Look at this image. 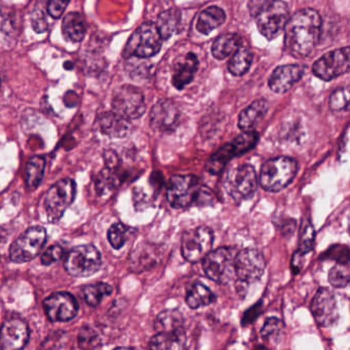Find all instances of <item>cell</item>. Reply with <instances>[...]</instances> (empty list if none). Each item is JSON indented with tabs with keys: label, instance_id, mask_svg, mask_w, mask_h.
<instances>
[{
	"label": "cell",
	"instance_id": "cell-18",
	"mask_svg": "<svg viewBox=\"0 0 350 350\" xmlns=\"http://www.w3.org/2000/svg\"><path fill=\"white\" fill-rule=\"evenodd\" d=\"M29 340L27 323L19 317L7 319L0 329V348L5 350L21 349Z\"/></svg>",
	"mask_w": 350,
	"mask_h": 350
},
{
	"label": "cell",
	"instance_id": "cell-35",
	"mask_svg": "<svg viewBox=\"0 0 350 350\" xmlns=\"http://www.w3.org/2000/svg\"><path fill=\"white\" fill-rule=\"evenodd\" d=\"M113 292V288L105 282L89 284L83 288V298L88 305L92 307L98 306L105 297L109 296Z\"/></svg>",
	"mask_w": 350,
	"mask_h": 350
},
{
	"label": "cell",
	"instance_id": "cell-8",
	"mask_svg": "<svg viewBox=\"0 0 350 350\" xmlns=\"http://www.w3.org/2000/svg\"><path fill=\"white\" fill-rule=\"evenodd\" d=\"M102 259L99 250L93 245H77L69 252L65 267L70 275L88 278L101 267Z\"/></svg>",
	"mask_w": 350,
	"mask_h": 350
},
{
	"label": "cell",
	"instance_id": "cell-41",
	"mask_svg": "<svg viewBox=\"0 0 350 350\" xmlns=\"http://www.w3.org/2000/svg\"><path fill=\"white\" fill-rule=\"evenodd\" d=\"M349 103V91L347 88H339L329 97V108L334 111L345 109Z\"/></svg>",
	"mask_w": 350,
	"mask_h": 350
},
{
	"label": "cell",
	"instance_id": "cell-46",
	"mask_svg": "<svg viewBox=\"0 0 350 350\" xmlns=\"http://www.w3.org/2000/svg\"><path fill=\"white\" fill-rule=\"evenodd\" d=\"M32 26L36 32L46 31L48 28V23H46V17H44V12L36 11L33 12V15L31 18Z\"/></svg>",
	"mask_w": 350,
	"mask_h": 350
},
{
	"label": "cell",
	"instance_id": "cell-14",
	"mask_svg": "<svg viewBox=\"0 0 350 350\" xmlns=\"http://www.w3.org/2000/svg\"><path fill=\"white\" fill-rule=\"evenodd\" d=\"M265 267L264 256L257 250L245 249L235 255V276L237 282L243 286L258 282L263 275Z\"/></svg>",
	"mask_w": 350,
	"mask_h": 350
},
{
	"label": "cell",
	"instance_id": "cell-40",
	"mask_svg": "<svg viewBox=\"0 0 350 350\" xmlns=\"http://www.w3.org/2000/svg\"><path fill=\"white\" fill-rule=\"evenodd\" d=\"M284 331V321L276 317H270L264 323L261 329V336L266 341H278Z\"/></svg>",
	"mask_w": 350,
	"mask_h": 350
},
{
	"label": "cell",
	"instance_id": "cell-38",
	"mask_svg": "<svg viewBox=\"0 0 350 350\" xmlns=\"http://www.w3.org/2000/svg\"><path fill=\"white\" fill-rule=\"evenodd\" d=\"M134 231L135 229L124 223H116L108 230V241L114 249H122Z\"/></svg>",
	"mask_w": 350,
	"mask_h": 350
},
{
	"label": "cell",
	"instance_id": "cell-24",
	"mask_svg": "<svg viewBox=\"0 0 350 350\" xmlns=\"http://www.w3.org/2000/svg\"><path fill=\"white\" fill-rule=\"evenodd\" d=\"M19 36L18 19L15 14L8 9H0V49L13 48Z\"/></svg>",
	"mask_w": 350,
	"mask_h": 350
},
{
	"label": "cell",
	"instance_id": "cell-26",
	"mask_svg": "<svg viewBox=\"0 0 350 350\" xmlns=\"http://www.w3.org/2000/svg\"><path fill=\"white\" fill-rule=\"evenodd\" d=\"M157 333H175L185 331L183 314L177 309H167L157 315L154 321Z\"/></svg>",
	"mask_w": 350,
	"mask_h": 350
},
{
	"label": "cell",
	"instance_id": "cell-37",
	"mask_svg": "<svg viewBox=\"0 0 350 350\" xmlns=\"http://www.w3.org/2000/svg\"><path fill=\"white\" fill-rule=\"evenodd\" d=\"M151 64L145 58H126V70L134 81H144L150 72Z\"/></svg>",
	"mask_w": 350,
	"mask_h": 350
},
{
	"label": "cell",
	"instance_id": "cell-36",
	"mask_svg": "<svg viewBox=\"0 0 350 350\" xmlns=\"http://www.w3.org/2000/svg\"><path fill=\"white\" fill-rule=\"evenodd\" d=\"M116 170L106 167V169L99 174L97 182H96V189H97L98 193L105 196L118 187L120 181Z\"/></svg>",
	"mask_w": 350,
	"mask_h": 350
},
{
	"label": "cell",
	"instance_id": "cell-21",
	"mask_svg": "<svg viewBox=\"0 0 350 350\" xmlns=\"http://www.w3.org/2000/svg\"><path fill=\"white\" fill-rule=\"evenodd\" d=\"M131 270L142 272L151 269L161 261V251L150 243H141L133 250L130 256Z\"/></svg>",
	"mask_w": 350,
	"mask_h": 350
},
{
	"label": "cell",
	"instance_id": "cell-5",
	"mask_svg": "<svg viewBox=\"0 0 350 350\" xmlns=\"http://www.w3.org/2000/svg\"><path fill=\"white\" fill-rule=\"evenodd\" d=\"M163 46V38L159 34L157 25L151 22L142 24L132 34L126 48L124 56L138 57L148 59L157 55Z\"/></svg>",
	"mask_w": 350,
	"mask_h": 350
},
{
	"label": "cell",
	"instance_id": "cell-47",
	"mask_svg": "<svg viewBox=\"0 0 350 350\" xmlns=\"http://www.w3.org/2000/svg\"><path fill=\"white\" fill-rule=\"evenodd\" d=\"M0 88H1V81H0Z\"/></svg>",
	"mask_w": 350,
	"mask_h": 350
},
{
	"label": "cell",
	"instance_id": "cell-7",
	"mask_svg": "<svg viewBox=\"0 0 350 350\" xmlns=\"http://www.w3.org/2000/svg\"><path fill=\"white\" fill-rule=\"evenodd\" d=\"M258 140L259 134L255 131H247L239 135L232 142L224 145L210 157L206 165V171L212 175H218L229 161L251 150L257 144Z\"/></svg>",
	"mask_w": 350,
	"mask_h": 350
},
{
	"label": "cell",
	"instance_id": "cell-27",
	"mask_svg": "<svg viewBox=\"0 0 350 350\" xmlns=\"http://www.w3.org/2000/svg\"><path fill=\"white\" fill-rule=\"evenodd\" d=\"M226 20V14L221 8L213 7L204 10L196 23V29L200 33L208 36L211 32L214 31L216 28L220 27Z\"/></svg>",
	"mask_w": 350,
	"mask_h": 350
},
{
	"label": "cell",
	"instance_id": "cell-33",
	"mask_svg": "<svg viewBox=\"0 0 350 350\" xmlns=\"http://www.w3.org/2000/svg\"><path fill=\"white\" fill-rule=\"evenodd\" d=\"M46 159L42 157H34L26 165V184L30 189H36L44 179Z\"/></svg>",
	"mask_w": 350,
	"mask_h": 350
},
{
	"label": "cell",
	"instance_id": "cell-17",
	"mask_svg": "<svg viewBox=\"0 0 350 350\" xmlns=\"http://www.w3.org/2000/svg\"><path fill=\"white\" fill-rule=\"evenodd\" d=\"M310 309L315 321L321 327H331L339 317L335 296L327 288L317 291L311 301Z\"/></svg>",
	"mask_w": 350,
	"mask_h": 350
},
{
	"label": "cell",
	"instance_id": "cell-16",
	"mask_svg": "<svg viewBox=\"0 0 350 350\" xmlns=\"http://www.w3.org/2000/svg\"><path fill=\"white\" fill-rule=\"evenodd\" d=\"M44 308L51 321L64 323L77 317L79 312V303L69 293H55L44 299Z\"/></svg>",
	"mask_w": 350,
	"mask_h": 350
},
{
	"label": "cell",
	"instance_id": "cell-29",
	"mask_svg": "<svg viewBox=\"0 0 350 350\" xmlns=\"http://www.w3.org/2000/svg\"><path fill=\"white\" fill-rule=\"evenodd\" d=\"M63 36L68 42L77 44L85 38V23L83 16L79 13L67 14L62 23Z\"/></svg>",
	"mask_w": 350,
	"mask_h": 350
},
{
	"label": "cell",
	"instance_id": "cell-28",
	"mask_svg": "<svg viewBox=\"0 0 350 350\" xmlns=\"http://www.w3.org/2000/svg\"><path fill=\"white\" fill-rule=\"evenodd\" d=\"M185 331L157 333L149 342V348L157 350H178L186 348Z\"/></svg>",
	"mask_w": 350,
	"mask_h": 350
},
{
	"label": "cell",
	"instance_id": "cell-11",
	"mask_svg": "<svg viewBox=\"0 0 350 350\" xmlns=\"http://www.w3.org/2000/svg\"><path fill=\"white\" fill-rule=\"evenodd\" d=\"M46 229L40 226L30 227L10 249V258L15 263L31 261L42 253L46 243Z\"/></svg>",
	"mask_w": 350,
	"mask_h": 350
},
{
	"label": "cell",
	"instance_id": "cell-44",
	"mask_svg": "<svg viewBox=\"0 0 350 350\" xmlns=\"http://www.w3.org/2000/svg\"><path fill=\"white\" fill-rule=\"evenodd\" d=\"M64 255V250L59 245H53L49 247L42 256V263L44 265H52L55 262L59 261Z\"/></svg>",
	"mask_w": 350,
	"mask_h": 350
},
{
	"label": "cell",
	"instance_id": "cell-39",
	"mask_svg": "<svg viewBox=\"0 0 350 350\" xmlns=\"http://www.w3.org/2000/svg\"><path fill=\"white\" fill-rule=\"evenodd\" d=\"M350 270L348 262L336 264L329 273V282L334 288H345L349 284Z\"/></svg>",
	"mask_w": 350,
	"mask_h": 350
},
{
	"label": "cell",
	"instance_id": "cell-6",
	"mask_svg": "<svg viewBox=\"0 0 350 350\" xmlns=\"http://www.w3.org/2000/svg\"><path fill=\"white\" fill-rule=\"evenodd\" d=\"M258 183L257 173L252 165H237L227 173L224 189L233 202H241L255 193Z\"/></svg>",
	"mask_w": 350,
	"mask_h": 350
},
{
	"label": "cell",
	"instance_id": "cell-45",
	"mask_svg": "<svg viewBox=\"0 0 350 350\" xmlns=\"http://www.w3.org/2000/svg\"><path fill=\"white\" fill-rule=\"evenodd\" d=\"M70 0H49L48 12L51 17L58 19L64 14Z\"/></svg>",
	"mask_w": 350,
	"mask_h": 350
},
{
	"label": "cell",
	"instance_id": "cell-1",
	"mask_svg": "<svg viewBox=\"0 0 350 350\" xmlns=\"http://www.w3.org/2000/svg\"><path fill=\"white\" fill-rule=\"evenodd\" d=\"M321 24V16L314 10L304 9L295 13L284 28L286 51L297 58L309 56L319 42Z\"/></svg>",
	"mask_w": 350,
	"mask_h": 350
},
{
	"label": "cell",
	"instance_id": "cell-31",
	"mask_svg": "<svg viewBox=\"0 0 350 350\" xmlns=\"http://www.w3.org/2000/svg\"><path fill=\"white\" fill-rule=\"evenodd\" d=\"M241 46V36L237 34H223L219 36L212 46V54L218 60H224Z\"/></svg>",
	"mask_w": 350,
	"mask_h": 350
},
{
	"label": "cell",
	"instance_id": "cell-34",
	"mask_svg": "<svg viewBox=\"0 0 350 350\" xmlns=\"http://www.w3.org/2000/svg\"><path fill=\"white\" fill-rule=\"evenodd\" d=\"M253 61V55L247 49H241L235 52L228 63V70L234 77H241L249 71Z\"/></svg>",
	"mask_w": 350,
	"mask_h": 350
},
{
	"label": "cell",
	"instance_id": "cell-20",
	"mask_svg": "<svg viewBox=\"0 0 350 350\" xmlns=\"http://www.w3.org/2000/svg\"><path fill=\"white\" fill-rule=\"evenodd\" d=\"M304 69L298 64L284 65L278 67L272 72L268 85L274 93L282 94L288 92L302 79Z\"/></svg>",
	"mask_w": 350,
	"mask_h": 350
},
{
	"label": "cell",
	"instance_id": "cell-12",
	"mask_svg": "<svg viewBox=\"0 0 350 350\" xmlns=\"http://www.w3.org/2000/svg\"><path fill=\"white\" fill-rule=\"evenodd\" d=\"M112 109L129 120H137L146 110L142 91L134 85H124L116 90L112 98Z\"/></svg>",
	"mask_w": 350,
	"mask_h": 350
},
{
	"label": "cell",
	"instance_id": "cell-22",
	"mask_svg": "<svg viewBox=\"0 0 350 350\" xmlns=\"http://www.w3.org/2000/svg\"><path fill=\"white\" fill-rule=\"evenodd\" d=\"M198 69V60L196 54L188 53L183 57H180L174 65V87L178 90H183L193 81Z\"/></svg>",
	"mask_w": 350,
	"mask_h": 350
},
{
	"label": "cell",
	"instance_id": "cell-32",
	"mask_svg": "<svg viewBox=\"0 0 350 350\" xmlns=\"http://www.w3.org/2000/svg\"><path fill=\"white\" fill-rule=\"evenodd\" d=\"M181 22V12L178 9H170L159 14L157 25L163 40H167L175 33Z\"/></svg>",
	"mask_w": 350,
	"mask_h": 350
},
{
	"label": "cell",
	"instance_id": "cell-43",
	"mask_svg": "<svg viewBox=\"0 0 350 350\" xmlns=\"http://www.w3.org/2000/svg\"><path fill=\"white\" fill-rule=\"evenodd\" d=\"M315 232L312 224L310 222L307 223L301 232L300 237V249L298 250L303 255L308 253L312 250L314 245Z\"/></svg>",
	"mask_w": 350,
	"mask_h": 350
},
{
	"label": "cell",
	"instance_id": "cell-30",
	"mask_svg": "<svg viewBox=\"0 0 350 350\" xmlns=\"http://www.w3.org/2000/svg\"><path fill=\"white\" fill-rule=\"evenodd\" d=\"M186 303L192 309L208 306L216 301L214 293L200 282H194L188 288L186 294Z\"/></svg>",
	"mask_w": 350,
	"mask_h": 350
},
{
	"label": "cell",
	"instance_id": "cell-15",
	"mask_svg": "<svg viewBox=\"0 0 350 350\" xmlns=\"http://www.w3.org/2000/svg\"><path fill=\"white\" fill-rule=\"evenodd\" d=\"M349 48L345 46L323 55L313 64V75L325 81L345 75L349 71Z\"/></svg>",
	"mask_w": 350,
	"mask_h": 350
},
{
	"label": "cell",
	"instance_id": "cell-9",
	"mask_svg": "<svg viewBox=\"0 0 350 350\" xmlns=\"http://www.w3.org/2000/svg\"><path fill=\"white\" fill-rule=\"evenodd\" d=\"M77 193V185L70 178L60 180L52 186L44 200V208L49 222L56 223L71 206Z\"/></svg>",
	"mask_w": 350,
	"mask_h": 350
},
{
	"label": "cell",
	"instance_id": "cell-4",
	"mask_svg": "<svg viewBox=\"0 0 350 350\" xmlns=\"http://www.w3.org/2000/svg\"><path fill=\"white\" fill-rule=\"evenodd\" d=\"M298 171V163L288 157L269 159L262 165L258 182L268 192H278L292 183Z\"/></svg>",
	"mask_w": 350,
	"mask_h": 350
},
{
	"label": "cell",
	"instance_id": "cell-19",
	"mask_svg": "<svg viewBox=\"0 0 350 350\" xmlns=\"http://www.w3.org/2000/svg\"><path fill=\"white\" fill-rule=\"evenodd\" d=\"M180 111L175 102L172 100H161L150 112V126L159 133H170L177 128Z\"/></svg>",
	"mask_w": 350,
	"mask_h": 350
},
{
	"label": "cell",
	"instance_id": "cell-23",
	"mask_svg": "<svg viewBox=\"0 0 350 350\" xmlns=\"http://www.w3.org/2000/svg\"><path fill=\"white\" fill-rule=\"evenodd\" d=\"M100 130L110 138H124L130 134V120L116 112H104L99 118Z\"/></svg>",
	"mask_w": 350,
	"mask_h": 350
},
{
	"label": "cell",
	"instance_id": "cell-2",
	"mask_svg": "<svg viewBox=\"0 0 350 350\" xmlns=\"http://www.w3.org/2000/svg\"><path fill=\"white\" fill-rule=\"evenodd\" d=\"M167 198L172 208L182 210L196 206H208L213 193L196 176H173L167 189Z\"/></svg>",
	"mask_w": 350,
	"mask_h": 350
},
{
	"label": "cell",
	"instance_id": "cell-13",
	"mask_svg": "<svg viewBox=\"0 0 350 350\" xmlns=\"http://www.w3.org/2000/svg\"><path fill=\"white\" fill-rule=\"evenodd\" d=\"M213 243L214 233L208 227L188 229L182 237V255L190 263H198L210 253Z\"/></svg>",
	"mask_w": 350,
	"mask_h": 350
},
{
	"label": "cell",
	"instance_id": "cell-42",
	"mask_svg": "<svg viewBox=\"0 0 350 350\" xmlns=\"http://www.w3.org/2000/svg\"><path fill=\"white\" fill-rule=\"evenodd\" d=\"M79 343L81 348H96L101 343V339L95 329L83 327L79 332Z\"/></svg>",
	"mask_w": 350,
	"mask_h": 350
},
{
	"label": "cell",
	"instance_id": "cell-25",
	"mask_svg": "<svg viewBox=\"0 0 350 350\" xmlns=\"http://www.w3.org/2000/svg\"><path fill=\"white\" fill-rule=\"evenodd\" d=\"M268 111V104L265 100H256L241 112L239 118V126L243 132L252 131L256 124L263 120Z\"/></svg>",
	"mask_w": 350,
	"mask_h": 350
},
{
	"label": "cell",
	"instance_id": "cell-10",
	"mask_svg": "<svg viewBox=\"0 0 350 350\" xmlns=\"http://www.w3.org/2000/svg\"><path fill=\"white\" fill-rule=\"evenodd\" d=\"M235 254L229 247H219L202 259L204 273L213 282L228 284L235 276Z\"/></svg>",
	"mask_w": 350,
	"mask_h": 350
},
{
	"label": "cell",
	"instance_id": "cell-3",
	"mask_svg": "<svg viewBox=\"0 0 350 350\" xmlns=\"http://www.w3.org/2000/svg\"><path fill=\"white\" fill-rule=\"evenodd\" d=\"M258 30L268 40H274L284 30L290 11L282 0H261L251 10Z\"/></svg>",
	"mask_w": 350,
	"mask_h": 350
}]
</instances>
